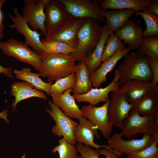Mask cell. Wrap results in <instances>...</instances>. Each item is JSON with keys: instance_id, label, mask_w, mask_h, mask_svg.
Returning <instances> with one entry per match:
<instances>
[{"instance_id": "cell-11", "label": "cell", "mask_w": 158, "mask_h": 158, "mask_svg": "<svg viewBox=\"0 0 158 158\" xmlns=\"http://www.w3.org/2000/svg\"><path fill=\"white\" fill-rule=\"evenodd\" d=\"M13 11L14 16L10 14L9 15V18L13 22L10 25L9 28L16 29L19 33L24 37L26 44L32 47L33 50L39 54L42 55L44 46L40 38L41 35L32 30L28 25L26 20L19 12L17 7H14Z\"/></svg>"}, {"instance_id": "cell-24", "label": "cell", "mask_w": 158, "mask_h": 158, "mask_svg": "<svg viewBox=\"0 0 158 158\" xmlns=\"http://www.w3.org/2000/svg\"><path fill=\"white\" fill-rule=\"evenodd\" d=\"M74 72L75 82L71 92L74 95L84 94L92 88L87 67L83 60L76 65Z\"/></svg>"}, {"instance_id": "cell-10", "label": "cell", "mask_w": 158, "mask_h": 158, "mask_svg": "<svg viewBox=\"0 0 158 158\" xmlns=\"http://www.w3.org/2000/svg\"><path fill=\"white\" fill-rule=\"evenodd\" d=\"M47 0H24L25 4L22 15L28 25L33 30H40L45 37L47 32L45 27L46 16L44 12Z\"/></svg>"}, {"instance_id": "cell-34", "label": "cell", "mask_w": 158, "mask_h": 158, "mask_svg": "<svg viewBox=\"0 0 158 158\" xmlns=\"http://www.w3.org/2000/svg\"><path fill=\"white\" fill-rule=\"evenodd\" d=\"M42 43L44 46L43 54H68L73 53L75 50V49L62 42H52Z\"/></svg>"}, {"instance_id": "cell-22", "label": "cell", "mask_w": 158, "mask_h": 158, "mask_svg": "<svg viewBox=\"0 0 158 158\" xmlns=\"http://www.w3.org/2000/svg\"><path fill=\"white\" fill-rule=\"evenodd\" d=\"M112 32L109 30L106 23L102 27L99 42L92 53L84 59L89 73L96 71L101 65L106 40Z\"/></svg>"}, {"instance_id": "cell-40", "label": "cell", "mask_w": 158, "mask_h": 158, "mask_svg": "<svg viewBox=\"0 0 158 158\" xmlns=\"http://www.w3.org/2000/svg\"><path fill=\"white\" fill-rule=\"evenodd\" d=\"M8 110H5L0 113V118L4 119L8 123L9 122L7 118Z\"/></svg>"}, {"instance_id": "cell-16", "label": "cell", "mask_w": 158, "mask_h": 158, "mask_svg": "<svg viewBox=\"0 0 158 158\" xmlns=\"http://www.w3.org/2000/svg\"><path fill=\"white\" fill-rule=\"evenodd\" d=\"M78 120L79 123L75 128L74 133L76 142L84 144L97 149L104 148L112 150L108 145H100L95 143V137L98 139L100 138L97 127L83 116Z\"/></svg>"}, {"instance_id": "cell-33", "label": "cell", "mask_w": 158, "mask_h": 158, "mask_svg": "<svg viewBox=\"0 0 158 158\" xmlns=\"http://www.w3.org/2000/svg\"><path fill=\"white\" fill-rule=\"evenodd\" d=\"M59 145L52 149L53 153L57 152L59 158H75L78 155L76 147L65 140L63 138L59 141Z\"/></svg>"}, {"instance_id": "cell-4", "label": "cell", "mask_w": 158, "mask_h": 158, "mask_svg": "<svg viewBox=\"0 0 158 158\" xmlns=\"http://www.w3.org/2000/svg\"><path fill=\"white\" fill-rule=\"evenodd\" d=\"M119 133L123 137L133 138L136 135H158V114L155 116H142L131 110L123 121Z\"/></svg>"}, {"instance_id": "cell-21", "label": "cell", "mask_w": 158, "mask_h": 158, "mask_svg": "<svg viewBox=\"0 0 158 158\" xmlns=\"http://www.w3.org/2000/svg\"><path fill=\"white\" fill-rule=\"evenodd\" d=\"M72 91V89L69 88L60 95L51 97L52 102L66 115L78 119L83 116L82 113L71 94Z\"/></svg>"}, {"instance_id": "cell-36", "label": "cell", "mask_w": 158, "mask_h": 158, "mask_svg": "<svg viewBox=\"0 0 158 158\" xmlns=\"http://www.w3.org/2000/svg\"><path fill=\"white\" fill-rule=\"evenodd\" d=\"M147 59L153 75L152 83L154 88L155 89L158 87V59L148 56Z\"/></svg>"}, {"instance_id": "cell-15", "label": "cell", "mask_w": 158, "mask_h": 158, "mask_svg": "<svg viewBox=\"0 0 158 158\" xmlns=\"http://www.w3.org/2000/svg\"><path fill=\"white\" fill-rule=\"evenodd\" d=\"M119 71L118 69H116L113 80L106 87L103 88L93 87L86 93L73 94L72 95L78 103L86 102L89 104L95 105L100 102H108L110 100L109 95V92L116 90L119 87Z\"/></svg>"}, {"instance_id": "cell-7", "label": "cell", "mask_w": 158, "mask_h": 158, "mask_svg": "<svg viewBox=\"0 0 158 158\" xmlns=\"http://www.w3.org/2000/svg\"><path fill=\"white\" fill-rule=\"evenodd\" d=\"M69 14L78 18H90L99 22H106L104 11L98 1L90 0H59Z\"/></svg>"}, {"instance_id": "cell-19", "label": "cell", "mask_w": 158, "mask_h": 158, "mask_svg": "<svg viewBox=\"0 0 158 158\" xmlns=\"http://www.w3.org/2000/svg\"><path fill=\"white\" fill-rule=\"evenodd\" d=\"M120 88L126 101L131 104L137 102L155 89L152 82L139 80L129 81L121 85Z\"/></svg>"}, {"instance_id": "cell-5", "label": "cell", "mask_w": 158, "mask_h": 158, "mask_svg": "<svg viewBox=\"0 0 158 158\" xmlns=\"http://www.w3.org/2000/svg\"><path fill=\"white\" fill-rule=\"evenodd\" d=\"M0 49L6 56L28 63L36 71H40L42 63L41 55L32 50L25 43L10 39L5 42H0Z\"/></svg>"}, {"instance_id": "cell-9", "label": "cell", "mask_w": 158, "mask_h": 158, "mask_svg": "<svg viewBox=\"0 0 158 158\" xmlns=\"http://www.w3.org/2000/svg\"><path fill=\"white\" fill-rule=\"evenodd\" d=\"M86 18H78L71 16L68 20L48 37L41 39L42 43L61 42L75 49L78 31Z\"/></svg>"}, {"instance_id": "cell-8", "label": "cell", "mask_w": 158, "mask_h": 158, "mask_svg": "<svg viewBox=\"0 0 158 158\" xmlns=\"http://www.w3.org/2000/svg\"><path fill=\"white\" fill-rule=\"evenodd\" d=\"M48 104L50 108L45 107V111L55 123L51 129L53 134L59 137L63 136L69 143L76 145L74 133L78 123L65 114L52 101H49Z\"/></svg>"}, {"instance_id": "cell-25", "label": "cell", "mask_w": 158, "mask_h": 158, "mask_svg": "<svg viewBox=\"0 0 158 158\" xmlns=\"http://www.w3.org/2000/svg\"><path fill=\"white\" fill-rule=\"evenodd\" d=\"M150 4L149 0H105L100 5L104 11L108 9L113 10L132 9L135 12L148 8Z\"/></svg>"}, {"instance_id": "cell-32", "label": "cell", "mask_w": 158, "mask_h": 158, "mask_svg": "<svg viewBox=\"0 0 158 158\" xmlns=\"http://www.w3.org/2000/svg\"><path fill=\"white\" fill-rule=\"evenodd\" d=\"M106 44L102 57V62L113 55L119 49L125 47V44L114 32L108 38Z\"/></svg>"}, {"instance_id": "cell-31", "label": "cell", "mask_w": 158, "mask_h": 158, "mask_svg": "<svg viewBox=\"0 0 158 158\" xmlns=\"http://www.w3.org/2000/svg\"><path fill=\"white\" fill-rule=\"evenodd\" d=\"M75 80V72L56 80L51 86L49 95L51 97L58 96L66 90L72 89L74 85Z\"/></svg>"}, {"instance_id": "cell-20", "label": "cell", "mask_w": 158, "mask_h": 158, "mask_svg": "<svg viewBox=\"0 0 158 158\" xmlns=\"http://www.w3.org/2000/svg\"><path fill=\"white\" fill-rule=\"evenodd\" d=\"M11 93L14 97L12 104L13 110L20 101L29 98L35 97L45 100L47 96L43 92L36 89L31 84L26 82H16L11 86Z\"/></svg>"}, {"instance_id": "cell-27", "label": "cell", "mask_w": 158, "mask_h": 158, "mask_svg": "<svg viewBox=\"0 0 158 158\" xmlns=\"http://www.w3.org/2000/svg\"><path fill=\"white\" fill-rule=\"evenodd\" d=\"M16 77L20 80L31 84L36 89L44 92L47 95H49L50 90L53 82L47 83L40 78L39 73H34L29 67L24 68L18 70L13 71Z\"/></svg>"}, {"instance_id": "cell-26", "label": "cell", "mask_w": 158, "mask_h": 158, "mask_svg": "<svg viewBox=\"0 0 158 158\" xmlns=\"http://www.w3.org/2000/svg\"><path fill=\"white\" fill-rule=\"evenodd\" d=\"M135 12L132 9H126L104 11L102 14L109 30L114 32L120 28Z\"/></svg>"}, {"instance_id": "cell-41", "label": "cell", "mask_w": 158, "mask_h": 158, "mask_svg": "<svg viewBox=\"0 0 158 158\" xmlns=\"http://www.w3.org/2000/svg\"><path fill=\"white\" fill-rule=\"evenodd\" d=\"M21 158H27L25 156V152L21 156Z\"/></svg>"}, {"instance_id": "cell-13", "label": "cell", "mask_w": 158, "mask_h": 158, "mask_svg": "<svg viewBox=\"0 0 158 158\" xmlns=\"http://www.w3.org/2000/svg\"><path fill=\"white\" fill-rule=\"evenodd\" d=\"M132 108V104L126 101L120 87L112 92L108 107L109 121L113 126L121 129L123 121L127 117Z\"/></svg>"}, {"instance_id": "cell-28", "label": "cell", "mask_w": 158, "mask_h": 158, "mask_svg": "<svg viewBox=\"0 0 158 158\" xmlns=\"http://www.w3.org/2000/svg\"><path fill=\"white\" fill-rule=\"evenodd\" d=\"M76 145L82 158H122L118 157L113 150L107 148L97 149L80 143Z\"/></svg>"}, {"instance_id": "cell-14", "label": "cell", "mask_w": 158, "mask_h": 158, "mask_svg": "<svg viewBox=\"0 0 158 158\" xmlns=\"http://www.w3.org/2000/svg\"><path fill=\"white\" fill-rule=\"evenodd\" d=\"M45 9L47 37L65 23L71 16L59 0H47Z\"/></svg>"}, {"instance_id": "cell-39", "label": "cell", "mask_w": 158, "mask_h": 158, "mask_svg": "<svg viewBox=\"0 0 158 158\" xmlns=\"http://www.w3.org/2000/svg\"><path fill=\"white\" fill-rule=\"evenodd\" d=\"M13 69L11 68H6L0 65V74L3 73L11 79L14 78Z\"/></svg>"}, {"instance_id": "cell-2", "label": "cell", "mask_w": 158, "mask_h": 158, "mask_svg": "<svg viewBox=\"0 0 158 158\" xmlns=\"http://www.w3.org/2000/svg\"><path fill=\"white\" fill-rule=\"evenodd\" d=\"M42 66L40 76L53 82L74 72L78 59L71 54H44L41 55Z\"/></svg>"}, {"instance_id": "cell-12", "label": "cell", "mask_w": 158, "mask_h": 158, "mask_svg": "<svg viewBox=\"0 0 158 158\" xmlns=\"http://www.w3.org/2000/svg\"><path fill=\"white\" fill-rule=\"evenodd\" d=\"M109 102L100 107L89 104L81 108L83 116L97 127L103 137L108 139L111 136L113 126L109 121L108 107Z\"/></svg>"}, {"instance_id": "cell-1", "label": "cell", "mask_w": 158, "mask_h": 158, "mask_svg": "<svg viewBox=\"0 0 158 158\" xmlns=\"http://www.w3.org/2000/svg\"><path fill=\"white\" fill-rule=\"evenodd\" d=\"M119 86L129 81L139 80L152 82L153 75L147 56L138 51L129 53L118 69Z\"/></svg>"}, {"instance_id": "cell-17", "label": "cell", "mask_w": 158, "mask_h": 158, "mask_svg": "<svg viewBox=\"0 0 158 158\" xmlns=\"http://www.w3.org/2000/svg\"><path fill=\"white\" fill-rule=\"evenodd\" d=\"M130 49L125 47L119 49L112 56L103 62L98 68L90 73V79L93 88H99L107 82L108 74L114 69L117 62L128 53Z\"/></svg>"}, {"instance_id": "cell-37", "label": "cell", "mask_w": 158, "mask_h": 158, "mask_svg": "<svg viewBox=\"0 0 158 158\" xmlns=\"http://www.w3.org/2000/svg\"><path fill=\"white\" fill-rule=\"evenodd\" d=\"M6 2V0H0V39H1L4 35L3 31L5 28L4 24V14L2 10V7Z\"/></svg>"}, {"instance_id": "cell-3", "label": "cell", "mask_w": 158, "mask_h": 158, "mask_svg": "<svg viewBox=\"0 0 158 158\" xmlns=\"http://www.w3.org/2000/svg\"><path fill=\"white\" fill-rule=\"evenodd\" d=\"M102 27L99 23L90 18H86L77 34L78 43L75 51L71 53L79 62L91 54L99 42Z\"/></svg>"}, {"instance_id": "cell-38", "label": "cell", "mask_w": 158, "mask_h": 158, "mask_svg": "<svg viewBox=\"0 0 158 158\" xmlns=\"http://www.w3.org/2000/svg\"><path fill=\"white\" fill-rule=\"evenodd\" d=\"M150 4L148 8L149 11L153 14L158 17V0H150Z\"/></svg>"}, {"instance_id": "cell-6", "label": "cell", "mask_w": 158, "mask_h": 158, "mask_svg": "<svg viewBox=\"0 0 158 158\" xmlns=\"http://www.w3.org/2000/svg\"><path fill=\"white\" fill-rule=\"evenodd\" d=\"M158 135H145L141 138L124 140L119 133H116L107 139L108 145L118 157L123 154L129 155L135 152L143 150L149 146Z\"/></svg>"}, {"instance_id": "cell-23", "label": "cell", "mask_w": 158, "mask_h": 158, "mask_svg": "<svg viewBox=\"0 0 158 158\" xmlns=\"http://www.w3.org/2000/svg\"><path fill=\"white\" fill-rule=\"evenodd\" d=\"M131 110L140 115L153 116L158 114V87L132 104Z\"/></svg>"}, {"instance_id": "cell-35", "label": "cell", "mask_w": 158, "mask_h": 158, "mask_svg": "<svg viewBox=\"0 0 158 158\" xmlns=\"http://www.w3.org/2000/svg\"><path fill=\"white\" fill-rule=\"evenodd\" d=\"M158 139L145 149L127 155L126 158H158Z\"/></svg>"}, {"instance_id": "cell-42", "label": "cell", "mask_w": 158, "mask_h": 158, "mask_svg": "<svg viewBox=\"0 0 158 158\" xmlns=\"http://www.w3.org/2000/svg\"><path fill=\"white\" fill-rule=\"evenodd\" d=\"M75 158H82V156L80 155H78Z\"/></svg>"}, {"instance_id": "cell-18", "label": "cell", "mask_w": 158, "mask_h": 158, "mask_svg": "<svg viewBox=\"0 0 158 158\" xmlns=\"http://www.w3.org/2000/svg\"><path fill=\"white\" fill-rule=\"evenodd\" d=\"M142 26L132 19H129L119 29L115 34L124 44H127L130 50L138 49L143 36Z\"/></svg>"}, {"instance_id": "cell-29", "label": "cell", "mask_w": 158, "mask_h": 158, "mask_svg": "<svg viewBox=\"0 0 158 158\" xmlns=\"http://www.w3.org/2000/svg\"><path fill=\"white\" fill-rule=\"evenodd\" d=\"M136 16H141L144 19L146 25L143 31L144 37L157 36L158 35V17L152 13L147 8L142 11L135 12Z\"/></svg>"}, {"instance_id": "cell-30", "label": "cell", "mask_w": 158, "mask_h": 158, "mask_svg": "<svg viewBox=\"0 0 158 158\" xmlns=\"http://www.w3.org/2000/svg\"><path fill=\"white\" fill-rule=\"evenodd\" d=\"M137 51L148 57L158 59V36L143 37Z\"/></svg>"}]
</instances>
